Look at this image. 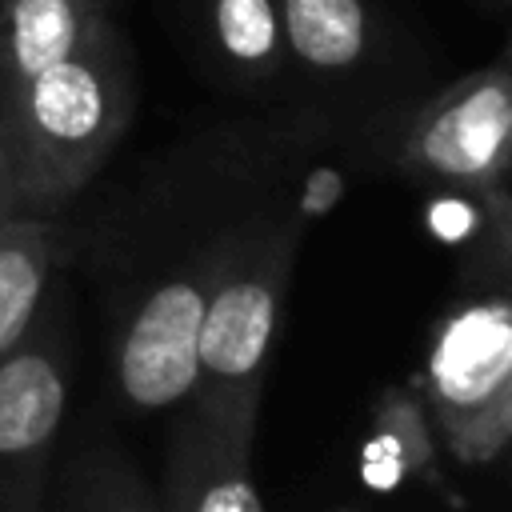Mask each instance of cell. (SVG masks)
Listing matches in <instances>:
<instances>
[{
  "mask_svg": "<svg viewBox=\"0 0 512 512\" xmlns=\"http://www.w3.org/2000/svg\"><path fill=\"white\" fill-rule=\"evenodd\" d=\"M256 436L184 400L172 408L168 460L160 480L164 512H264L252 480Z\"/></svg>",
  "mask_w": 512,
  "mask_h": 512,
  "instance_id": "9c48e42d",
  "label": "cell"
},
{
  "mask_svg": "<svg viewBox=\"0 0 512 512\" xmlns=\"http://www.w3.org/2000/svg\"><path fill=\"white\" fill-rule=\"evenodd\" d=\"M404 476L428 484L440 500H456V492L444 484L440 468V440L432 428V416L424 408V396L412 380L384 384L372 400V436L364 444V480L372 488H396Z\"/></svg>",
  "mask_w": 512,
  "mask_h": 512,
  "instance_id": "30bf717a",
  "label": "cell"
},
{
  "mask_svg": "<svg viewBox=\"0 0 512 512\" xmlns=\"http://www.w3.org/2000/svg\"><path fill=\"white\" fill-rule=\"evenodd\" d=\"M288 104L212 120L68 212V256L96 284L108 320L112 388L128 412H172L196 380V332L216 244L272 148Z\"/></svg>",
  "mask_w": 512,
  "mask_h": 512,
  "instance_id": "6da1fadb",
  "label": "cell"
},
{
  "mask_svg": "<svg viewBox=\"0 0 512 512\" xmlns=\"http://www.w3.org/2000/svg\"><path fill=\"white\" fill-rule=\"evenodd\" d=\"M472 284L440 312L424 376L412 384L424 396L436 440L460 464H488L512 436V308L508 272L464 268Z\"/></svg>",
  "mask_w": 512,
  "mask_h": 512,
  "instance_id": "8992f818",
  "label": "cell"
},
{
  "mask_svg": "<svg viewBox=\"0 0 512 512\" xmlns=\"http://www.w3.org/2000/svg\"><path fill=\"white\" fill-rule=\"evenodd\" d=\"M112 4H116V8H120V4H124V0H112Z\"/></svg>",
  "mask_w": 512,
  "mask_h": 512,
  "instance_id": "9a60e30c",
  "label": "cell"
},
{
  "mask_svg": "<svg viewBox=\"0 0 512 512\" xmlns=\"http://www.w3.org/2000/svg\"><path fill=\"white\" fill-rule=\"evenodd\" d=\"M68 256V212H28L0 220V356L32 324L56 264Z\"/></svg>",
  "mask_w": 512,
  "mask_h": 512,
  "instance_id": "8fae6325",
  "label": "cell"
},
{
  "mask_svg": "<svg viewBox=\"0 0 512 512\" xmlns=\"http://www.w3.org/2000/svg\"><path fill=\"white\" fill-rule=\"evenodd\" d=\"M68 304L48 284L24 336L0 356V512H44L72 392Z\"/></svg>",
  "mask_w": 512,
  "mask_h": 512,
  "instance_id": "52a82bcc",
  "label": "cell"
},
{
  "mask_svg": "<svg viewBox=\"0 0 512 512\" xmlns=\"http://www.w3.org/2000/svg\"><path fill=\"white\" fill-rule=\"evenodd\" d=\"M472 8H480V12H488V16H504L508 12V0H468Z\"/></svg>",
  "mask_w": 512,
  "mask_h": 512,
  "instance_id": "5bb4252c",
  "label": "cell"
},
{
  "mask_svg": "<svg viewBox=\"0 0 512 512\" xmlns=\"http://www.w3.org/2000/svg\"><path fill=\"white\" fill-rule=\"evenodd\" d=\"M360 176H396L420 192L512 208V68L508 52L372 112L340 140Z\"/></svg>",
  "mask_w": 512,
  "mask_h": 512,
  "instance_id": "3957f363",
  "label": "cell"
},
{
  "mask_svg": "<svg viewBox=\"0 0 512 512\" xmlns=\"http://www.w3.org/2000/svg\"><path fill=\"white\" fill-rule=\"evenodd\" d=\"M44 512H164L160 492L144 480L116 436H84L64 476L48 484Z\"/></svg>",
  "mask_w": 512,
  "mask_h": 512,
  "instance_id": "7c38bea8",
  "label": "cell"
},
{
  "mask_svg": "<svg viewBox=\"0 0 512 512\" xmlns=\"http://www.w3.org/2000/svg\"><path fill=\"white\" fill-rule=\"evenodd\" d=\"M32 212L76 204L136 116V56L108 12L84 40L4 88Z\"/></svg>",
  "mask_w": 512,
  "mask_h": 512,
  "instance_id": "277c9868",
  "label": "cell"
},
{
  "mask_svg": "<svg viewBox=\"0 0 512 512\" xmlns=\"http://www.w3.org/2000/svg\"><path fill=\"white\" fill-rule=\"evenodd\" d=\"M32 200H28V184H24V164H20V144H16V128H12V108L8 96L0 88V220L8 216H28Z\"/></svg>",
  "mask_w": 512,
  "mask_h": 512,
  "instance_id": "4fadbf2b",
  "label": "cell"
},
{
  "mask_svg": "<svg viewBox=\"0 0 512 512\" xmlns=\"http://www.w3.org/2000/svg\"><path fill=\"white\" fill-rule=\"evenodd\" d=\"M288 104L340 140L372 112L428 88L432 52L396 0H280Z\"/></svg>",
  "mask_w": 512,
  "mask_h": 512,
  "instance_id": "5b68a950",
  "label": "cell"
},
{
  "mask_svg": "<svg viewBox=\"0 0 512 512\" xmlns=\"http://www.w3.org/2000/svg\"><path fill=\"white\" fill-rule=\"evenodd\" d=\"M340 168H348L340 132L324 116L288 104L272 148L216 244L188 400L248 436H256L300 240L340 192Z\"/></svg>",
  "mask_w": 512,
  "mask_h": 512,
  "instance_id": "7a4b0ae2",
  "label": "cell"
},
{
  "mask_svg": "<svg viewBox=\"0 0 512 512\" xmlns=\"http://www.w3.org/2000/svg\"><path fill=\"white\" fill-rule=\"evenodd\" d=\"M180 16L208 84L252 108L288 104L280 0H180Z\"/></svg>",
  "mask_w": 512,
  "mask_h": 512,
  "instance_id": "ba28073f",
  "label": "cell"
}]
</instances>
